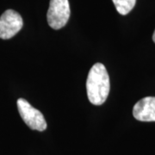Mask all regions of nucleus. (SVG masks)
<instances>
[{
	"mask_svg": "<svg viewBox=\"0 0 155 155\" xmlns=\"http://www.w3.org/2000/svg\"><path fill=\"white\" fill-rule=\"evenodd\" d=\"M153 42L155 43V30L154 32H153Z\"/></svg>",
	"mask_w": 155,
	"mask_h": 155,
	"instance_id": "obj_7",
	"label": "nucleus"
},
{
	"mask_svg": "<svg viewBox=\"0 0 155 155\" xmlns=\"http://www.w3.org/2000/svg\"><path fill=\"white\" fill-rule=\"evenodd\" d=\"M22 25L21 15L13 10H7L0 17V38H12L22 29Z\"/></svg>",
	"mask_w": 155,
	"mask_h": 155,
	"instance_id": "obj_4",
	"label": "nucleus"
},
{
	"mask_svg": "<svg viewBox=\"0 0 155 155\" xmlns=\"http://www.w3.org/2000/svg\"><path fill=\"white\" fill-rule=\"evenodd\" d=\"M133 116L140 122H155V97H147L138 101L134 106Z\"/></svg>",
	"mask_w": 155,
	"mask_h": 155,
	"instance_id": "obj_5",
	"label": "nucleus"
},
{
	"mask_svg": "<svg viewBox=\"0 0 155 155\" xmlns=\"http://www.w3.org/2000/svg\"><path fill=\"white\" fill-rule=\"evenodd\" d=\"M116 11L121 15H127L134 9L136 0H112Z\"/></svg>",
	"mask_w": 155,
	"mask_h": 155,
	"instance_id": "obj_6",
	"label": "nucleus"
},
{
	"mask_svg": "<svg viewBox=\"0 0 155 155\" xmlns=\"http://www.w3.org/2000/svg\"><path fill=\"white\" fill-rule=\"evenodd\" d=\"M110 89V77L102 63H96L91 68L86 80L89 101L93 105H102L107 99Z\"/></svg>",
	"mask_w": 155,
	"mask_h": 155,
	"instance_id": "obj_1",
	"label": "nucleus"
},
{
	"mask_svg": "<svg viewBox=\"0 0 155 155\" xmlns=\"http://www.w3.org/2000/svg\"><path fill=\"white\" fill-rule=\"evenodd\" d=\"M17 109L22 119L28 127L34 130L44 131L47 128V122L44 116L38 110L24 98H19L17 102Z\"/></svg>",
	"mask_w": 155,
	"mask_h": 155,
	"instance_id": "obj_3",
	"label": "nucleus"
},
{
	"mask_svg": "<svg viewBox=\"0 0 155 155\" xmlns=\"http://www.w3.org/2000/svg\"><path fill=\"white\" fill-rule=\"evenodd\" d=\"M70 14L68 0H50L47 18L51 28L54 29L63 28L68 22Z\"/></svg>",
	"mask_w": 155,
	"mask_h": 155,
	"instance_id": "obj_2",
	"label": "nucleus"
}]
</instances>
